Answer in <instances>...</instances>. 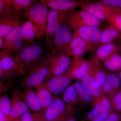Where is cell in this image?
Returning <instances> with one entry per match:
<instances>
[{
  "label": "cell",
  "instance_id": "836d02e7",
  "mask_svg": "<svg viewBox=\"0 0 121 121\" xmlns=\"http://www.w3.org/2000/svg\"><path fill=\"white\" fill-rule=\"evenodd\" d=\"M23 75L16 72L5 70L0 67V81L4 82L8 80H12L15 78Z\"/></svg>",
  "mask_w": 121,
  "mask_h": 121
},
{
  "label": "cell",
  "instance_id": "4dcf8cb0",
  "mask_svg": "<svg viewBox=\"0 0 121 121\" xmlns=\"http://www.w3.org/2000/svg\"><path fill=\"white\" fill-rule=\"evenodd\" d=\"M92 48L91 43L80 37H75L73 38L72 40L68 46L65 51L67 54L72 50L78 48Z\"/></svg>",
  "mask_w": 121,
  "mask_h": 121
},
{
  "label": "cell",
  "instance_id": "484cf974",
  "mask_svg": "<svg viewBox=\"0 0 121 121\" xmlns=\"http://www.w3.org/2000/svg\"><path fill=\"white\" fill-rule=\"evenodd\" d=\"M91 104L98 110L99 114L108 116L112 111L111 102L105 94Z\"/></svg>",
  "mask_w": 121,
  "mask_h": 121
},
{
  "label": "cell",
  "instance_id": "5bb4252c",
  "mask_svg": "<svg viewBox=\"0 0 121 121\" xmlns=\"http://www.w3.org/2000/svg\"><path fill=\"white\" fill-rule=\"evenodd\" d=\"M22 93L23 91L19 89L16 88L13 90L11 98V112L9 115L11 120L19 117L26 112L30 111L23 99Z\"/></svg>",
  "mask_w": 121,
  "mask_h": 121
},
{
  "label": "cell",
  "instance_id": "1f68e13d",
  "mask_svg": "<svg viewBox=\"0 0 121 121\" xmlns=\"http://www.w3.org/2000/svg\"><path fill=\"white\" fill-rule=\"evenodd\" d=\"M11 99L6 93L2 94L0 96V110L9 116L11 109Z\"/></svg>",
  "mask_w": 121,
  "mask_h": 121
},
{
  "label": "cell",
  "instance_id": "44dd1931",
  "mask_svg": "<svg viewBox=\"0 0 121 121\" xmlns=\"http://www.w3.org/2000/svg\"><path fill=\"white\" fill-rule=\"evenodd\" d=\"M90 68L88 73L102 87L106 78V74L102 68L101 66L96 58H93L89 60Z\"/></svg>",
  "mask_w": 121,
  "mask_h": 121
},
{
  "label": "cell",
  "instance_id": "ffe728a7",
  "mask_svg": "<svg viewBox=\"0 0 121 121\" xmlns=\"http://www.w3.org/2000/svg\"><path fill=\"white\" fill-rule=\"evenodd\" d=\"M20 30L23 39L26 43H33L36 39H40L39 28L31 20L28 19L23 22Z\"/></svg>",
  "mask_w": 121,
  "mask_h": 121
},
{
  "label": "cell",
  "instance_id": "9a60e30c",
  "mask_svg": "<svg viewBox=\"0 0 121 121\" xmlns=\"http://www.w3.org/2000/svg\"><path fill=\"white\" fill-rule=\"evenodd\" d=\"M90 68L89 60L82 56L74 58L72 60L70 67L66 72L73 79L80 80L87 74Z\"/></svg>",
  "mask_w": 121,
  "mask_h": 121
},
{
  "label": "cell",
  "instance_id": "ac0fdd59",
  "mask_svg": "<svg viewBox=\"0 0 121 121\" xmlns=\"http://www.w3.org/2000/svg\"><path fill=\"white\" fill-rule=\"evenodd\" d=\"M106 74L105 80L102 87V89L111 102L114 95L121 88V81L119 76L116 74Z\"/></svg>",
  "mask_w": 121,
  "mask_h": 121
},
{
  "label": "cell",
  "instance_id": "f6af8a7d",
  "mask_svg": "<svg viewBox=\"0 0 121 121\" xmlns=\"http://www.w3.org/2000/svg\"><path fill=\"white\" fill-rule=\"evenodd\" d=\"M74 115H68L66 121H77L74 117Z\"/></svg>",
  "mask_w": 121,
  "mask_h": 121
},
{
  "label": "cell",
  "instance_id": "b9f144b4",
  "mask_svg": "<svg viewBox=\"0 0 121 121\" xmlns=\"http://www.w3.org/2000/svg\"><path fill=\"white\" fill-rule=\"evenodd\" d=\"M35 117V121H46L43 113L40 112H33Z\"/></svg>",
  "mask_w": 121,
  "mask_h": 121
},
{
  "label": "cell",
  "instance_id": "3957f363",
  "mask_svg": "<svg viewBox=\"0 0 121 121\" xmlns=\"http://www.w3.org/2000/svg\"><path fill=\"white\" fill-rule=\"evenodd\" d=\"M64 23L71 30L75 31L82 26H98L101 21L86 11H71L67 13Z\"/></svg>",
  "mask_w": 121,
  "mask_h": 121
},
{
  "label": "cell",
  "instance_id": "5b68a950",
  "mask_svg": "<svg viewBox=\"0 0 121 121\" xmlns=\"http://www.w3.org/2000/svg\"><path fill=\"white\" fill-rule=\"evenodd\" d=\"M71 11L49 10L47 25L45 33V42L50 49L59 28L64 23L66 16Z\"/></svg>",
  "mask_w": 121,
  "mask_h": 121
},
{
  "label": "cell",
  "instance_id": "52a82bcc",
  "mask_svg": "<svg viewBox=\"0 0 121 121\" xmlns=\"http://www.w3.org/2000/svg\"><path fill=\"white\" fill-rule=\"evenodd\" d=\"M74 79L66 73L54 76L42 84L55 96L63 94Z\"/></svg>",
  "mask_w": 121,
  "mask_h": 121
},
{
  "label": "cell",
  "instance_id": "83f0119b",
  "mask_svg": "<svg viewBox=\"0 0 121 121\" xmlns=\"http://www.w3.org/2000/svg\"><path fill=\"white\" fill-rule=\"evenodd\" d=\"M117 48L112 43L106 44L99 47L95 52V56L98 60H104L111 54L116 52Z\"/></svg>",
  "mask_w": 121,
  "mask_h": 121
},
{
  "label": "cell",
  "instance_id": "bcb514c9",
  "mask_svg": "<svg viewBox=\"0 0 121 121\" xmlns=\"http://www.w3.org/2000/svg\"><path fill=\"white\" fill-rule=\"evenodd\" d=\"M4 42V39L2 37H0V48L1 49Z\"/></svg>",
  "mask_w": 121,
  "mask_h": 121
},
{
  "label": "cell",
  "instance_id": "603a6c76",
  "mask_svg": "<svg viewBox=\"0 0 121 121\" xmlns=\"http://www.w3.org/2000/svg\"><path fill=\"white\" fill-rule=\"evenodd\" d=\"M35 89V92L42 107L41 112H44L51 104L55 95L41 84L36 87Z\"/></svg>",
  "mask_w": 121,
  "mask_h": 121
},
{
  "label": "cell",
  "instance_id": "f1b7e54d",
  "mask_svg": "<svg viewBox=\"0 0 121 121\" xmlns=\"http://www.w3.org/2000/svg\"><path fill=\"white\" fill-rule=\"evenodd\" d=\"M16 12L17 13L26 11L37 2L33 0H8Z\"/></svg>",
  "mask_w": 121,
  "mask_h": 121
},
{
  "label": "cell",
  "instance_id": "e0dca14e",
  "mask_svg": "<svg viewBox=\"0 0 121 121\" xmlns=\"http://www.w3.org/2000/svg\"><path fill=\"white\" fill-rule=\"evenodd\" d=\"M40 2L51 9L63 11H73L83 4L82 1L73 0H41Z\"/></svg>",
  "mask_w": 121,
  "mask_h": 121
},
{
  "label": "cell",
  "instance_id": "30bf717a",
  "mask_svg": "<svg viewBox=\"0 0 121 121\" xmlns=\"http://www.w3.org/2000/svg\"><path fill=\"white\" fill-rule=\"evenodd\" d=\"M21 26L12 30L4 39L1 50H8L16 55L23 47L25 43L21 32Z\"/></svg>",
  "mask_w": 121,
  "mask_h": 121
},
{
  "label": "cell",
  "instance_id": "d6a6232c",
  "mask_svg": "<svg viewBox=\"0 0 121 121\" xmlns=\"http://www.w3.org/2000/svg\"><path fill=\"white\" fill-rule=\"evenodd\" d=\"M18 13L8 0H0V15H13Z\"/></svg>",
  "mask_w": 121,
  "mask_h": 121
},
{
  "label": "cell",
  "instance_id": "f546056e",
  "mask_svg": "<svg viewBox=\"0 0 121 121\" xmlns=\"http://www.w3.org/2000/svg\"><path fill=\"white\" fill-rule=\"evenodd\" d=\"M120 31L113 26H111L102 31L100 42L104 44L109 43L113 39L119 36Z\"/></svg>",
  "mask_w": 121,
  "mask_h": 121
},
{
  "label": "cell",
  "instance_id": "9c48e42d",
  "mask_svg": "<svg viewBox=\"0 0 121 121\" xmlns=\"http://www.w3.org/2000/svg\"><path fill=\"white\" fill-rule=\"evenodd\" d=\"M82 10L86 11L99 19H107L109 17L119 12L120 9L106 6L101 3L87 2L82 5Z\"/></svg>",
  "mask_w": 121,
  "mask_h": 121
},
{
  "label": "cell",
  "instance_id": "7402d4cb",
  "mask_svg": "<svg viewBox=\"0 0 121 121\" xmlns=\"http://www.w3.org/2000/svg\"><path fill=\"white\" fill-rule=\"evenodd\" d=\"M22 97L30 110L33 112H41V104L33 89H25L23 91Z\"/></svg>",
  "mask_w": 121,
  "mask_h": 121
},
{
  "label": "cell",
  "instance_id": "6da1fadb",
  "mask_svg": "<svg viewBox=\"0 0 121 121\" xmlns=\"http://www.w3.org/2000/svg\"><path fill=\"white\" fill-rule=\"evenodd\" d=\"M52 56L48 53L31 69L27 71L21 81L25 89L35 88L47 80L50 72Z\"/></svg>",
  "mask_w": 121,
  "mask_h": 121
},
{
  "label": "cell",
  "instance_id": "4fadbf2b",
  "mask_svg": "<svg viewBox=\"0 0 121 121\" xmlns=\"http://www.w3.org/2000/svg\"><path fill=\"white\" fill-rule=\"evenodd\" d=\"M23 12L13 15H0V37L4 39L14 29L21 26L23 23Z\"/></svg>",
  "mask_w": 121,
  "mask_h": 121
},
{
  "label": "cell",
  "instance_id": "d4e9b609",
  "mask_svg": "<svg viewBox=\"0 0 121 121\" xmlns=\"http://www.w3.org/2000/svg\"><path fill=\"white\" fill-rule=\"evenodd\" d=\"M80 80L86 84L90 91L92 97L91 104L105 94L102 87L89 74L84 76Z\"/></svg>",
  "mask_w": 121,
  "mask_h": 121
},
{
  "label": "cell",
  "instance_id": "8d00e7d4",
  "mask_svg": "<svg viewBox=\"0 0 121 121\" xmlns=\"http://www.w3.org/2000/svg\"><path fill=\"white\" fill-rule=\"evenodd\" d=\"M16 83L12 80H8L6 82H4L0 81V95L2 94L6 93L9 90L15 86Z\"/></svg>",
  "mask_w": 121,
  "mask_h": 121
},
{
  "label": "cell",
  "instance_id": "60d3db41",
  "mask_svg": "<svg viewBox=\"0 0 121 121\" xmlns=\"http://www.w3.org/2000/svg\"><path fill=\"white\" fill-rule=\"evenodd\" d=\"M99 114L98 110L96 108H94L87 113V118L89 121H91Z\"/></svg>",
  "mask_w": 121,
  "mask_h": 121
},
{
  "label": "cell",
  "instance_id": "7c38bea8",
  "mask_svg": "<svg viewBox=\"0 0 121 121\" xmlns=\"http://www.w3.org/2000/svg\"><path fill=\"white\" fill-rule=\"evenodd\" d=\"M15 54L8 50L0 52V67L18 72L22 75L25 74L27 70L24 67L15 57Z\"/></svg>",
  "mask_w": 121,
  "mask_h": 121
},
{
  "label": "cell",
  "instance_id": "ba28073f",
  "mask_svg": "<svg viewBox=\"0 0 121 121\" xmlns=\"http://www.w3.org/2000/svg\"><path fill=\"white\" fill-rule=\"evenodd\" d=\"M43 113L46 121H66L68 116L66 105L58 96H55L51 104Z\"/></svg>",
  "mask_w": 121,
  "mask_h": 121
},
{
  "label": "cell",
  "instance_id": "d6986e66",
  "mask_svg": "<svg viewBox=\"0 0 121 121\" xmlns=\"http://www.w3.org/2000/svg\"><path fill=\"white\" fill-rule=\"evenodd\" d=\"M62 100L66 105L68 115L75 114L76 107L79 103L73 84L70 85L63 93Z\"/></svg>",
  "mask_w": 121,
  "mask_h": 121
},
{
  "label": "cell",
  "instance_id": "ab89813d",
  "mask_svg": "<svg viewBox=\"0 0 121 121\" xmlns=\"http://www.w3.org/2000/svg\"><path fill=\"white\" fill-rule=\"evenodd\" d=\"M105 121H121V113L115 112L112 111Z\"/></svg>",
  "mask_w": 121,
  "mask_h": 121
},
{
  "label": "cell",
  "instance_id": "8fae6325",
  "mask_svg": "<svg viewBox=\"0 0 121 121\" xmlns=\"http://www.w3.org/2000/svg\"><path fill=\"white\" fill-rule=\"evenodd\" d=\"M71 61L69 56L65 52L52 56L50 72L46 80L66 73L70 67Z\"/></svg>",
  "mask_w": 121,
  "mask_h": 121
},
{
  "label": "cell",
  "instance_id": "ee69618b",
  "mask_svg": "<svg viewBox=\"0 0 121 121\" xmlns=\"http://www.w3.org/2000/svg\"><path fill=\"white\" fill-rule=\"evenodd\" d=\"M107 117L108 116L106 114H99L91 121H105Z\"/></svg>",
  "mask_w": 121,
  "mask_h": 121
},
{
  "label": "cell",
  "instance_id": "8992f818",
  "mask_svg": "<svg viewBox=\"0 0 121 121\" xmlns=\"http://www.w3.org/2000/svg\"><path fill=\"white\" fill-rule=\"evenodd\" d=\"M73 38L72 31L65 23L59 28L50 49L52 56L65 52Z\"/></svg>",
  "mask_w": 121,
  "mask_h": 121
},
{
  "label": "cell",
  "instance_id": "74e56055",
  "mask_svg": "<svg viewBox=\"0 0 121 121\" xmlns=\"http://www.w3.org/2000/svg\"><path fill=\"white\" fill-rule=\"evenodd\" d=\"M10 121H35V117L33 113L28 111L19 117L12 119Z\"/></svg>",
  "mask_w": 121,
  "mask_h": 121
},
{
  "label": "cell",
  "instance_id": "2e32d148",
  "mask_svg": "<svg viewBox=\"0 0 121 121\" xmlns=\"http://www.w3.org/2000/svg\"><path fill=\"white\" fill-rule=\"evenodd\" d=\"M102 31L98 26H82L74 32L73 38L80 37L92 43L100 42Z\"/></svg>",
  "mask_w": 121,
  "mask_h": 121
},
{
  "label": "cell",
  "instance_id": "4316f807",
  "mask_svg": "<svg viewBox=\"0 0 121 121\" xmlns=\"http://www.w3.org/2000/svg\"><path fill=\"white\" fill-rule=\"evenodd\" d=\"M103 61L104 66L109 70L116 71L121 70V56L116 52L111 54Z\"/></svg>",
  "mask_w": 121,
  "mask_h": 121
},
{
  "label": "cell",
  "instance_id": "e575fe53",
  "mask_svg": "<svg viewBox=\"0 0 121 121\" xmlns=\"http://www.w3.org/2000/svg\"><path fill=\"white\" fill-rule=\"evenodd\" d=\"M111 103L112 110L121 113V87L114 95Z\"/></svg>",
  "mask_w": 121,
  "mask_h": 121
},
{
  "label": "cell",
  "instance_id": "d590c367",
  "mask_svg": "<svg viewBox=\"0 0 121 121\" xmlns=\"http://www.w3.org/2000/svg\"><path fill=\"white\" fill-rule=\"evenodd\" d=\"M107 20L109 23L112 24V26L121 31V10L111 15Z\"/></svg>",
  "mask_w": 121,
  "mask_h": 121
},
{
  "label": "cell",
  "instance_id": "cb8c5ba5",
  "mask_svg": "<svg viewBox=\"0 0 121 121\" xmlns=\"http://www.w3.org/2000/svg\"><path fill=\"white\" fill-rule=\"evenodd\" d=\"M73 84L78 94L79 105L83 106L91 103L92 95L86 84L81 80L76 82Z\"/></svg>",
  "mask_w": 121,
  "mask_h": 121
},
{
  "label": "cell",
  "instance_id": "c3c4849f",
  "mask_svg": "<svg viewBox=\"0 0 121 121\" xmlns=\"http://www.w3.org/2000/svg\"><path fill=\"white\" fill-rule=\"evenodd\" d=\"M119 37H120V38H121V35H120V36H119Z\"/></svg>",
  "mask_w": 121,
  "mask_h": 121
},
{
  "label": "cell",
  "instance_id": "7bdbcfd3",
  "mask_svg": "<svg viewBox=\"0 0 121 121\" xmlns=\"http://www.w3.org/2000/svg\"><path fill=\"white\" fill-rule=\"evenodd\" d=\"M11 120L9 116L0 110V121H10Z\"/></svg>",
  "mask_w": 121,
  "mask_h": 121
},
{
  "label": "cell",
  "instance_id": "f35d334b",
  "mask_svg": "<svg viewBox=\"0 0 121 121\" xmlns=\"http://www.w3.org/2000/svg\"><path fill=\"white\" fill-rule=\"evenodd\" d=\"M101 2L106 6L121 9V0H103Z\"/></svg>",
  "mask_w": 121,
  "mask_h": 121
},
{
  "label": "cell",
  "instance_id": "7dc6e473",
  "mask_svg": "<svg viewBox=\"0 0 121 121\" xmlns=\"http://www.w3.org/2000/svg\"><path fill=\"white\" fill-rule=\"evenodd\" d=\"M118 76H119V78H120V80H121V70H120V71L119 72V73H118Z\"/></svg>",
  "mask_w": 121,
  "mask_h": 121
},
{
  "label": "cell",
  "instance_id": "277c9868",
  "mask_svg": "<svg viewBox=\"0 0 121 121\" xmlns=\"http://www.w3.org/2000/svg\"><path fill=\"white\" fill-rule=\"evenodd\" d=\"M49 10L41 2H37L23 12L24 17L31 20L38 26L40 39L45 35Z\"/></svg>",
  "mask_w": 121,
  "mask_h": 121
},
{
  "label": "cell",
  "instance_id": "7a4b0ae2",
  "mask_svg": "<svg viewBox=\"0 0 121 121\" xmlns=\"http://www.w3.org/2000/svg\"><path fill=\"white\" fill-rule=\"evenodd\" d=\"M44 50L40 43H26L15 57L24 67L27 71L35 66L43 58Z\"/></svg>",
  "mask_w": 121,
  "mask_h": 121
}]
</instances>
